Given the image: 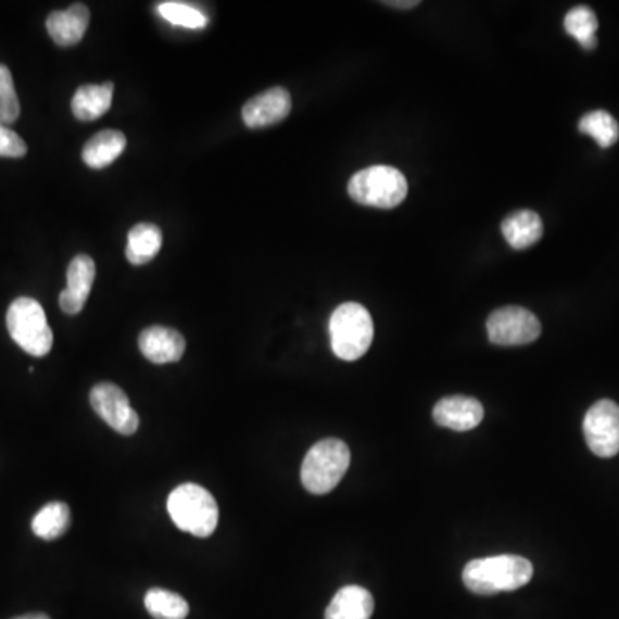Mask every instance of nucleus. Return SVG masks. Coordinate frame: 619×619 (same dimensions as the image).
<instances>
[{"label":"nucleus","mask_w":619,"mask_h":619,"mask_svg":"<svg viewBox=\"0 0 619 619\" xmlns=\"http://www.w3.org/2000/svg\"><path fill=\"white\" fill-rule=\"evenodd\" d=\"M533 566L527 557L503 554L480 557L463 570V583L477 595H494L518 591L532 580Z\"/></svg>","instance_id":"nucleus-1"},{"label":"nucleus","mask_w":619,"mask_h":619,"mask_svg":"<svg viewBox=\"0 0 619 619\" xmlns=\"http://www.w3.org/2000/svg\"><path fill=\"white\" fill-rule=\"evenodd\" d=\"M167 511L174 525L194 536H211L219 525V506L214 495L197 483H182L170 492Z\"/></svg>","instance_id":"nucleus-2"},{"label":"nucleus","mask_w":619,"mask_h":619,"mask_svg":"<svg viewBox=\"0 0 619 619\" xmlns=\"http://www.w3.org/2000/svg\"><path fill=\"white\" fill-rule=\"evenodd\" d=\"M330 348L338 358L355 362L367 353L374 341V320L359 303H343L329 320Z\"/></svg>","instance_id":"nucleus-3"},{"label":"nucleus","mask_w":619,"mask_h":619,"mask_svg":"<svg viewBox=\"0 0 619 619\" xmlns=\"http://www.w3.org/2000/svg\"><path fill=\"white\" fill-rule=\"evenodd\" d=\"M350 447L339 439H324L306 453L302 465V483L312 494L334 491L350 468Z\"/></svg>","instance_id":"nucleus-4"},{"label":"nucleus","mask_w":619,"mask_h":619,"mask_svg":"<svg viewBox=\"0 0 619 619\" xmlns=\"http://www.w3.org/2000/svg\"><path fill=\"white\" fill-rule=\"evenodd\" d=\"M8 330L14 343L28 355H49L54 344V334L47 323L46 310L34 298L21 296L9 306Z\"/></svg>","instance_id":"nucleus-5"},{"label":"nucleus","mask_w":619,"mask_h":619,"mask_svg":"<svg viewBox=\"0 0 619 619\" xmlns=\"http://www.w3.org/2000/svg\"><path fill=\"white\" fill-rule=\"evenodd\" d=\"M348 193L362 205L394 209L406 199L408 181L403 173L394 167L371 165L350 179Z\"/></svg>","instance_id":"nucleus-6"},{"label":"nucleus","mask_w":619,"mask_h":619,"mask_svg":"<svg viewBox=\"0 0 619 619\" xmlns=\"http://www.w3.org/2000/svg\"><path fill=\"white\" fill-rule=\"evenodd\" d=\"M542 326L530 310L506 306L488 318L489 341L497 346H523L541 336Z\"/></svg>","instance_id":"nucleus-7"},{"label":"nucleus","mask_w":619,"mask_h":619,"mask_svg":"<svg viewBox=\"0 0 619 619\" xmlns=\"http://www.w3.org/2000/svg\"><path fill=\"white\" fill-rule=\"evenodd\" d=\"M586 446L598 458H612L619 453V406L601 400L592 405L583 420Z\"/></svg>","instance_id":"nucleus-8"},{"label":"nucleus","mask_w":619,"mask_h":619,"mask_svg":"<svg viewBox=\"0 0 619 619\" xmlns=\"http://www.w3.org/2000/svg\"><path fill=\"white\" fill-rule=\"evenodd\" d=\"M90 403L93 412L111 429L123 435H132L140 427V417L129 403L123 389L111 382H100L91 389Z\"/></svg>","instance_id":"nucleus-9"},{"label":"nucleus","mask_w":619,"mask_h":619,"mask_svg":"<svg viewBox=\"0 0 619 619\" xmlns=\"http://www.w3.org/2000/svg\"><path fill=\"white\" fill-rule=\"evenodd\" d=\"M97 267L93 258L88 255H76L67 267V288L59 296V305L67 315H78L96 282Z\"/></svg>","instance_id":"nucleus-10"},{"label":"nucleus","mask_w":619,"mask_h":619,"mask_svg":"<svg viewBox=\"0 0 619 619\" xmlns=\"http://www.w3.org/2000/svg\"><path fill=\"white\" fill-rule=\"evenodd\" d=\"M291 112V96L285 88L265 90L248 100L243 108V121L250 129H262L281 123Z\"/></svg>","instance_id":"nucleus-11"},{"label":"nucleus","mask_w":619,"mask_h":619,"mask_svg":"<svg viewBox=\"0 0 619 619\" xmlns=\"http://www.w3.org/2000/svg\"><path fill=\"white\" fill-rule=\"evenodd\" d=\"M144 358L152 364L165 365L179 362L185 355L186 341L181 332L170 327L152 326L144 329L138 339Z\"/></svg>","instance_id":"nucleus-12"},{"label":"nucleus","mask_w":619,"mask_h":619,"mask_svg":"<svg viewBox=\"0 0 619 619\" xmlns=\"http://www.w3.org/2000/svg\"><path fill=\"white\" fill-rule=\"evenodd\" d=\"M433 420L454 432H468L483 420V406L470 396H447L439 401L432 413Z\"/></svg>","instance_id":"nucleus-13"},{"label":"nucleus","mask_w":619,"mask_h":619,"mask_svg":"<svg viewBox=\"0 0 619 619\" xmlns=\"http://www.w3.org/2000/svg\"><path fill=\"white\" fill-rule=\"evenodd\" d=\"M90 25V11L85 4L71 5L66 11H54L47 17V31L59 47H73L83 40Z\"/></svg>","instance_id":"nucleus-14"},{"label":"nucleus","mask_w":619,"mask_h":619,"mask_svg":"<svg viewBox=\"0 0 619 619\" xmlns=\"http://www.w3.org/2000/svg\"><path fill=\"white\" fill-rule=\"evenodd\" d=\"M374 597L364 586H343L326 609V619H370L374 615Z\"/></svg>","instance_id":"nucleus-15"},{"label":"nucleus","mask_w":619,"mask_h":619,"mask_svg":"<svg viewBox=\"0 0 619 619\" xmlns=\"http://www.w3.org/2000/svg\"><path fill=\"white\" fill-rule=\"evenodd\" d=\"M126 150V137L117 129H105L90 138L83 149L81 159L91 169H105Z\"/></svg>","instance_id":"nucleus-16"},{"label":"nucleus","mask_w":619,"mask_h":619,"mask_svg":"<svg viewBox=\"0 0 619 619\" xmlns=\"http://www.w3.org/2000/svg\"><path fill=\"white\" fill-rule=\"evenodd\" d=\"M114 85L111 81L103 85H83L76 90L71 111L78 121H96L109 112L112 105Z\"/></svg>","instance_id":"nucleus-17"},{"label":"nucleus","mask_w":619,"mask_h":619,"mask_svg":"<svg viewBox=\"0 0 619 619\" xmlns=\"http://www.w3.org/2000/svg\"><path fill=\"white\" fill-rule=\"evenodd\" d=\"M501 229L509 247L515 250L533 247L544 235V224L539 214L532 211H520L508 215Z\"/></svg>","instance_id":"nucleus-18"},{"label":"nucleus","mask_w":619,"mask_h":619,"mask_svg":"<svg viewBox=\"0 0 619 619\" xmlns=\"http://www.w3.org/2000/svg\"><path fill=\"white\" fill-rule=\"evenodd\" d=\"M162 248L161 227L155 224H137L131 227L126 247V258L129 264L144 265L152 262Z\"/></svg>","instance_id":"nucleus-19"},{"label":"nucleus","mask_w":619,"mask_h":619,"mask_svg":"<svg viewBox=\"0 0 619 619\" xmlns=\"http://www.w3.org/2000/svg\"><path fill=\"white\" fill-rule=\"evenodd\" d=\"M71 511L70 506L61 501L49 503L35 515L31 521V530L35 535L40 536L43 541H55L59 536L64 535L70 529Z\"/></svg>","instance_id":"nucleus-20"},{"label":"nucleus","mask_w":619,"mask_h":619,"mask_svg":"<svg viewBox=\"0 0 619 619\" xmlns=\"http://www.w3.org/2000/svg\"><path fill=\"white\" fill-rule=\"evenodd\" d=\"M598 21L594 11L586 5H577L565 17L566 34L573 37L585 50H594L597 47Z\"/></svg>","instance_id":"nucleus-21"},{"label":"nucleus","mask_w":619,"mask_h":619,"mask_svg":"<svg viewBox=\"0 0 619 619\" xmlns=\"http://www.w3.org/2000/svg\"><path fill=\"white\" fill-rule=\"evenodd\" d=\"M144 607L155 619H186L190 606L185 598L165 589H152L144 595Z\"/></svg>","instance_id":"nucleus-22"},{"label":"nucleus","mask_w":619,"mask_h":619,"mask_svg":"<svg viewBox=\"0 0 619 619\" xmlns=\"http://www.w3.org/2000/svg\"><path fill=\"white\" fill-rule=\"evenodd\" d=\"M578 129L594 138L601 149H609L619 140V124L606 111H592L580 119Z\"/></svg>","instance_id":"nucleus-23"},{"label":"nucleus","mask_w":619,"mask_h":619,"mask_svg":"<svg viewBox=\"0 0 619 619\" xmlns=\"http://www.w3.org/2000/svg\"><path fill=\"white\" fill-rule=\"evenodd\" d=\"M157 13L170 25L181 28L203 29L209 25V20L200 9L185 2H162L157 5Z\"/></svg>","instance_id":"nucleus-24"},{"label":"nucleus","mask_w":619,"mask_h":619,"mask_svg":"<svg viewBox=\"0 0 619 619\" xmlns=\"http://www.w3.org/2000/svg\"><path fill=\"white\" fill-rule=\"evenodd\" d=\"M20 99L14 88L13 75L8 66L0 64V123H16L20 117Z\"/></svg>","instance_id":"nucleus-25"},{"label":"nucleus","mask_w":619,"mask_h":619,"mask_svg":"<svg viewBox=\"0 0 619 619\" xmlns=\"http://www.w3.org/2000/svg\"><path fill=\"white\" fill-rule=\"evenodd\" d=\"M28 152L25 140L16 131L0 123V157L20 159Z\"/></svg>","instance_id":"nucleus-26"},{"label":"nucleus","mask_w":619,"mask_h":619,"mask_svg":"<svg viewBox=\"0 0 619 619\" xmlns=\"http://www.w3.org/2000/svg\"><path fill=\"white\" fill-rule=\"evenodd\" d=\"M386 4L391 5V8L412 9V8H417V5L420 4V2H417V0H415V2L408 0V2H386Z\"/></svg>","instance_id":"nucleus-27"},{"label":"nucleus","mask_w":619,"mask_h":619,"mask_svg":"<svg viewBox=\"0 0 619 619\" xmlns=\"http://www.w3.org/2000/svg\"><path fill=\"white\" fill-rule=\"evenodd\" d=\"M13 619H50L49 616L43 615V612H31V615L17 616Z\"/></svg>","instance_id":"nucleus-28"}]
</instances>
